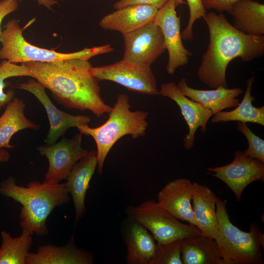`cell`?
Wrapping results in <instances>:
<instances>
[{
	"mask_svg": "<svg viewBox=\"0 0 264 264\" xmlns=\"http://www.w3.org/2000/svg\"><path fill=\"white\" fill-rule=\"evenodd\" d=\"M24 64L32 77L49 89L54 99L66 109L90 110L97 117L111 110L101 96L98 81L91 73L89 60L71 58Z\"/></svg>",
	"mask_w": 264,
	"mask_h": 264,
	"instance_id": "obj_1",
	"label": "cell"
},
{
	"mask_svg": "<svg viewBox=\"0 0 264 264\" xmlns=\"http://www.w3.org/2000/svg\"><path fill=\"white\" fill-rule=\"evenodd\" d=\"M209 43L202 57L198 76L208 87L227 88L226 73L232 60L250 62L264 54V36L244 34L236 29L222 13L210 12L203 18Z\"/></svg>",
	"mask_w": 264,
	"mask_h": 264,
	"instance_id": "obj_2",
	"label": "cell"
},
{
	"mask_svg": "<svg viewBox=\"0 0 264 264\" xmlns=\"http://www.w3.org/2000/svg\"><path fill=\"white\" fill-rule=\"evenodd\" d=\"M0 194L22 205L21 226L32 235L34 233L38 236L47 235L48 217L55 207L70 199L65 183L33 181L24 187L17 185L12 176L1 182Z\"/></svg>",
	"mask_w": 264,
	"mask_h": 264,
	"instance_id": "obj_3",
	"label": "cell"
},
{
	"mask_svg": "<svg viewBox=\"0 0 264 264\" xmlns=\"http://www.w3.org/2000/svg\"><path fill=\"white\" fill-rule=\"evenodd\" d=\"M129 97L120 93L108 113L109 118L102 125L91 128L88 125L78 126L77 128L82 134L91 136L97 147V170L103 172L106 158L115 143L125 135L133 139L144 136L148 126L146 119L148 112L143 110L132 111Z\"/></svg>",
	"mask_w": 264,
	"mask_h": 264,
	"instance_id": "obj_4",
	"label": "cell"
},
{
	"mask_svg": "<svg viewBox=\"0 0 264 264\" xmlns=\"http://www.w3.org/2000/svg\"><path fill=\"white\" fill-rule=\"evenodd\" d=\"M218 233L214 239L224 264H263L261 247H264V234L256 223L249 232L235 226L230 220L226 201L216 196Z\"/></svg>",
	"mask_w": 264,
	"mask_h": 264,
	"instance_id": "obj_5",
	"label": "cell"
},
{
	"mask_svg": "<svg viewBox=\"0 0 264 264\" xmlns=\"http://www.w3.org/2000/svg\"><path fill=\"white\" fill-rule=\"evenodd\" d=\"M23 29L19 22L12 19L7 22L4 29L0 32V59L10 62L25 63L29 62H53L63 60L78 58L89 60L102 54L109 53L114 50L110 44H107L81 50L62 53L54 50L39 47L27 42L22 34Z\"/></svg>",
	"mask_w": 264,
	"mask_h": 264,
	"instance_id": "obj_6",
	"label": "cell"
},
{
	"mask_svg": "<svg viewBox=\"0 0 264 264\" xmlns=\"http://www.w3.org/2000/svg\"><path fill=\"white\" fill-rule=\"evenodd\" d=\"M127 217L144 225L156 243H164L202 234L196 226L181 222L154 199L125 209Z\"/></svg>",
	"mask_w": 264,
	"mask_h": 264,
	"instance_id": "obj_7",
	"label": "cell"
},
{
	"mask_svg": "<svg viewBox=\"0 0 264 264\" xmlns=\"http://www.w3.org/2000/svg\"><path fill=\"white\" fill-rule=\"evenodd\" d=\"M90 71L98 81H112L142 94H158L156 79L151 66L139 65L122 59L111 64L92 66Z\"/></svg>",
	"mask_w": 264,
	"mask_h": 264,
	"instance_id": "obj_8",
	"label": "cell"
},
{
	"mask_svg": "<svg viewBox=\"0 0 264 264\" xmlns=\"http://www.w3.org/2000/svg\"><path fill=\"white\" fill-rule=\"evenodd\" d=\"M82 135L79 132L71 138L63 137L58 143L38 148L48 161L44 181L59 183L66 179L74 165L87 154L82 146Z\"/></svg>",
	"mask_w": 264,
	"mask_h": 264,
	"instance_id": "obj_9",
	"label": "cell"
},
{
	"mask_svg": "<svg viewBox=\"0 0 264 264\" xmlns=\"http://www.w3.org/2000/svg\"><path fill=\"white\" fill-rule=\"evenodd\" d=\"M122 35L123 59L139 65L151 66L166 49L162 31L154 22Z\"/></svg>",
	"mask_w": 264,
	"mask_h": 264,
	"instance_id": "obj_10",
	"label": "cell"
},
{
	"mask_svg": "<svg viewBox=\"0 0 264 264\" xmlns=\"http://www.w3.org/2000/svg\"><path fill=\"white\" fill-rule=\"evenodd\" d=\"M208 174L222 181L240 201L244 189L255 181H264V162L245 156L241 151L234 153L230 163L208 168Z\"/></svg>",
	"mask_w": 264,
	"mask_h": 264,
	"instance_id": "obj_11",
	"label": "cell"
},
{
	"mask_svg": "<svg viewBox=\"0 0 264 264\" xmlns=\"http://www.w3.org/2000/svg\"><path fill=\"white\" fill-rule=\"evenodd\" d=\"M176 7V0H170L158 10L154 21L164 36L168 52L166 71L169 74H174L178 67L186 65L192 55L183 44L180 18L177 15Z\"/></svg>",
	"mask_w": 264,
	"mask_h": 264,
	"instance_id": "obj_12",
	"label": "cell"
},
{
	"mask_svg": "<svg viewBox=\"0 0 264 264\" xmlns=\"http://www.w3.org/2000/svg\"><path fill=\"white\" fill-rule=\"evenodd\" d=\"M17 88L29 92L39 100L46 110L50 124V129L45 139L48 145L56 143L61 136L72 127L88 125L90 121L88 116L74 115L58 109L51 102L45 91V88L33 79L17 85Z\"/></svg>",
	"mask_w": 264,
	"mask_h": 264,
	"instance_id": "obj_13",
	"label": "cell"
},
{
	"mask_svg": "<svg viewBox=\"0 0 264 264\" xmlns=\"http://www.w3.org/2000/svg\"><path fill=\"white\" fill-rule=\"evenodd\" d=\"M158 94L170 98L179 107L189 128L188 133L183 138V146L186 150L192 149L197 130L200 127L202 132L206 131L208 121L213 115L212 112L183 95L174 82L162 84Z\"/></svg>",
	"mask_w": 264,
	"mask_h": 264,
	"instance_id": "obj_14",
	"label": "cell"
},
{
	"mask_svg": "<svg viewBox=\"0 0 264 264\" xmlns=\"http://www.w3.org/2000/svg\"><path fill=\"white\" fill-rule=\"evenodd\" d=\"M120 233L127 247V263L151 264L157 243L148 229L126 216L121 222Z\"/></svg>",
	"mask_w": 264,
	"mask_h": 264,
	"instance_id": "obj_15",
	"label": "cell"
},
{
	"mask_svg": "<svg viewBox=\"0 0 264 264\" xmlns=\"http://www.w3.org/2000/svg\"><path fill=\"white\" fill-rule=\"evenodd\" d=\"M192 187L188 179H175L158 193L157 202L178 220L197 227L191 202Z\"/></svg>",
	"mask_w": 264,
	"mask_h": 264,
	"instance_id": "obj_16",
	"label": "cell"
},
{
	"mask_svg": "<svg viewBox=\"0 0 264 264\" xmlns=\"http://www.w3.org/2000/svg\"><path fill=\"white\" fill-rule=\"evenodd\" d=\"M97 166L96 151H88L87 154L74 165L66 179L65 184L72 198L75 208V226L86 211V195Z\"/></svg>",
	"mask_w": 264,
	"mask_h": 264,
	"instance_id": "obj_17",
	"label": "cell"
},
{
	"mask_svg": "<svg viewBox=\"0 0 264 264\" xmlns=\"http://www.w3.org/2000/svg\"><path fill=\"white\" fill-rule=\"evenodd\" d=\"M158 10L149 5H129L104 16L99 25L104 30L127 34L154 22Z\"/></svg>",
	"mask_w": 264,
	"mask_h": 264,
	"instance_id": "obj_18",
	"label": "cell"
},
{
	"mask_svg": "<svg viewBox=\"0 0 264 264\" xmlns=\"http://www.w3.org/2000/svg\"><path fill=\"white\" fill-rule=\"evenodd\" d=\"M93 254L77 248L72 235L62 246L47 244L39 246L36 252L28 254L25 264H93Z\"/></svg>",
	"mask_w": 264,
	"mask_h": 264,
	"instance_id": "obj_19",
	"label": "cell"
},
{
	"mask_svg": "<svg viewBox=\"0 0 264 264\" xmlns=\"http://www.w3.org/2000/svg\"><path fill=\"white\" fill-rule=\"evenodd\" d=\"M192 207L197 227L207 237L215 239L218 233L216 195L208 187L193 183Z\"/></svg>",
	"mask_w": 264,
	"mask_h": 264,
	"instance_id": "obj_20",
	"label": "cell"
},
{
	"mask_svg": "<svg viewBox=\"0 0 264 264\" xmlns=\"http://www.w3.org/2000/svg\"><path fill=\"white\" fill-rule=\"evenodd\" d=\"M177 87L183 95L202 104L213 115L226 109L236 107L240 103L237 97L243 93V90L239 88L219 87L212 90L193 88L187 85L186 78H182Z\"/></svg>",
	"mask_w": 264,
	"mask_h": 264,
	"instance_id": "obj_21",
	"label": "cell"
},
{
	"mask_svg": "<svg viewBox=\"0 0 264 264\" xmlns=\"http://www.w3.org/2000/svg\"><path fill=\"white\" fill-rule=\"evenodd\" d=\"M183 264H224L215 240L200 234L183 239Z\"/></svg>",
	"mask_w": 264,
	"mask_h": 264,
	"instance_id": "obj_22",
	"label": "cell"
},
{
	"mask_svg": "<svg viewBox=\"0 0 264 264\" xmlns=\"http://www.w3.org/2000/svg\"><path fill=\"white\" fill-rule=\"evenodd\" d=\"M233 26L247 35H264V4L252 0H241L234 3L229 12Z\"/></svg>",
	"mask_w": 264,
	"mask_h": 264,
	"instance_id": "obj_23",
	"label": "cell"
},
{
	"mask_svg": "<svg viewBox=\"0 0 264 264\" xmlns=\"http://www.w3.org/2000/svg\"><path fill=\"white\" fill-rule=\"evenodd\" d=\"M25 107L23 100L17 98H14L7 105L0 117V149H13L14 146L11 145L10 141L13 135L19 131L25 129H39V126L24 115Z\"/></svg>",
	"mask_w": 264,
	"mask_h": 264,
	"instance_id": "obj_24",
	"label": "cell"
},
{
	"mask_svg": "<svg viewBox=\"0 0 264 264\" xmlns=\"http://www.w3.org/2000/svg\"><path fill=\"white\" fill-rule=\"evenodd\" d=\"M254 78H249L246 81V88L243 99L234 110L229 111H219L213 115V123L238 121L251 122L264 126V106L256 108L252 105L255 97L251 95Z\"/></svg>",
	"mask_w": 264,
	"mask_h": 264,
	"instance_id": "obj_25",
	"label": "cell"
},
{
	"mask_svg": "<svg viewBox=\"0 0 264 264\" xmlns=\"http://www.w3.org/2000/svg\"><path fill=\"white\" fill-rule=\"evenodd\" d=\"M0 264H25V260L32 243V235L22 229L16 238L6 231L0 232Z\"/></svg>",
	"mask_w": 264,
	"mask_h": 264,
	"instance_id": "obj_26",
	"label": "cell"
},
{
	"mask_svg": "<svg viewBox=\"0 0 264 264\" xmlns=\"http://www.w3.org/2000/svg\"><path fill=\"white\" fill-rule=\"evenodd\" d=\"M19 76L32 77L30 70L25 64L18 65L6 60L0 63V110L11 102L15 95L12 90L4 92L3 89L6 86L4 80L8 78Z\"/></svg>",
	"mask_w": 264,
	"mask_h": 264,
	"instance_id": "obj_27",
	"label": "cell"
},
{
	"mask_svg": "<svg viewBox=\"0 0 264 264\" xmlns=\"http://www.w3.org/2000/svg\"><path fill=\"white\" fill-rule=\"evenodd\" d=\"M183 239L156 243L155 255L151 264H183L181 249Z\"/></svg>",
	"mask_w": 264,
	"mask_h": 264,
	"instance_id": "obj_28",
	"label": "cell"
},
{
	"mask_svg": "<svg viewBox=\"0 0 264 264\" xmlns=\"http://www.w3.org/2000/svg\"><path fill=\"white\" fill-rule=\"evenodd\" d=\"M237 129L243 134L248 143V147L243 154L264 162V140L254 133L246 123L238 122Z\"/></svg>",
	"mask_w": 264,
	"mask_h": 264,
	"instance_id": "obj_29",
	"label": "cell"
},
{
	"mask_svg": "<svg viewBox=\"0 0 264 264\" xmlns=\"http://www.w3.org/2000/svg\"><path fill=\"white\" fill-rule=\"evenodd\" d=\"M189 9V19L187 25L181 33L182 39L191 41L193 39V26L194 22L198 19L204 18L206 10L204 8L202 0H186ZM183 3V0H176V6Z\"/></svg>",
	"mask_w": 264,
	"mask_h": 264,
	"instance_id": "obj_30",
	"label": "cell"
},
{
	"mask_svg": "<svg viewBox=\"0 0 264 264\" xmlns=\"http://www.w3.org/2000/svg\"><path fill=\"white\" fill-rule=\"evenodd\" d=\"M170 0H119L116 2L113 7L115 9L133 5L145 4L155 7L157 9L163 7Z\"/></svg>",
	"mask_w": 264,
	"mask_h": 264,
	"instance_id": "obj_31",
	"label": "cell"
},
{
	"mask_svg": "<svg viewBox=\"0 0 264 264\" xmlns=\"http://www.w3.org/2000/svg\"><path fill=\"white\" fill-rule=\"evenodd\" d=\"M241 0H202L205 9H213L220 13L229 12L232 5Z\"/></svg>",
	"mask_w": 264,
	"mask_h": 264,
	"instance_id": "obj_32",
	"label": "cell"
},
{
	"mask_svg": "<svg viewBox=\"0 0 264 264\" xmlns=\"http://www.w3.org/2000/svg\"><path fill=\"white\" fill-rule=\"evenodd\" d=\"M18 8V1L16 0H1L0 1V32L1 24L4 18L15 11Z\"/></svg>",
	"mask_w": 264,
	"mask_h": 264,
	"instance_id": "obj_33",
	"label": "cell"
},
{
	"mask_svg": "<svg viewBox=\"0 0 264 264\" xmlns=\"http://www.w3.org/2000/svg\"><path fill=\"white\" fill-rule=\"evenodd\" d=\"M20 1L21 0H16ZM39 5H42L46 8L51 10L52 7L55 4L58 3V1L56 0H36Z\"/></svg>",
	"mask_w": 264,
	"mask_h": 264,
	"instance_id": "obj_34",
	"label": "cell"
},
{
	"mask_svg": "<svg viewBox=\"0 0 264 264\" xmlns=\"http://www.w3.org/2000/svg\"><path fill=\"white\" fill-rule=\"evenodd\" d=\"M10 157L9 153L4 149H0V163L7 162Z\"/></svg>",
	"mask_w": 264,
	"mask_h": 264,
	"instance_id": "obj_35",
	"label": "cell"
},
{
	"mask_svg": "<svg viewBox=\"0 0 264 264\" xmlns=\"http://www.w3.org/2000/svg\"></svg>",
	"mask_w": 264,
	"mask_h": 264,
	"instance_id": "obj_36",
	"label": "cell"
}]
</instances>
